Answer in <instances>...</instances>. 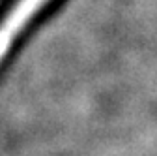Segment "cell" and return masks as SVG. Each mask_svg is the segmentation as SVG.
<instances>
[{
    "instance_id": "cell-1",
    "label": "cell",
    "mask_w": 157,
    "mask_h": 156,
    "mask_svg": "<svg viewBox=\"0 0 157 156\" xmlns=\"http://www.w3.org/2000/svg\"><path fill=\"white\" fill-rule=\"evenodd\" d=\"M58 0H8L0 10V77L25 38L39 25Z\"/></svg>"
}]
</instances>
